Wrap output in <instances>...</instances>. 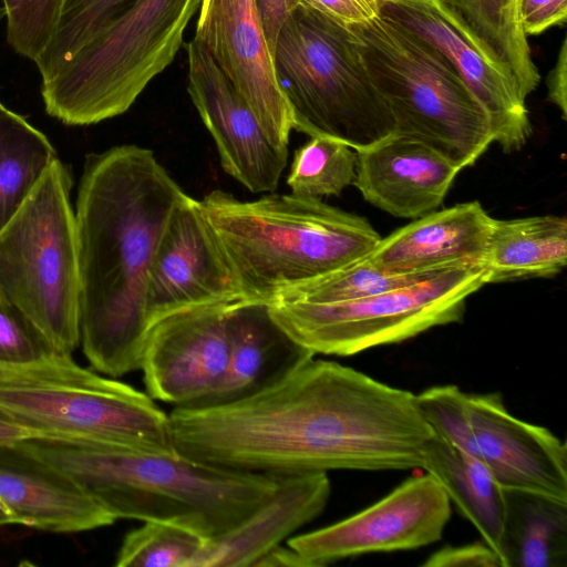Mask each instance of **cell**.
I'll use <instances>...</instances> for the list:
<instances>
[{
  "instance_id": "obj_37",
  "label": "cell",
  "mask_w": 567,
  "mask_h": 567,
  "mask_svg": "<svg viewBox=\"0 0 567 567\" xmlns=\"http://www.w3.org/2000/svg\"><path fill=\"white\" fill-rule=\"evenodd\" d=\"M299 2L347 25L364 22L378 16L377 3L371 0H299Z\"/></svg>"
},
{
  "instance_id": "obj_4",
  "label": "cell",
  "mask_w": 567,
  "mask_h": 567,
  "mask_svg": "<svg viewBox=\"0 0 567 567\" xmlns=\"http://www.w3.org/2000/svg\"><path fill=\"white\" fill-rule=\"evenodd\" d=\"M200 204L248 301L274 303L369 256L381 239L364 217L292 193L243 202L215 189Z\"/></svg>"
},
{
  "instance_id": "obj_29",
  "label": "cell",
  "mask_w": 567,
  "mask_h": 567,
  "mask_svg": "<svg viewBox=\"0 0 567 567\" xmlns=\"http://www.w3.org/2000/svg\"><path fill=\"white\" fill-rule=\"evenodd\" d=\"M434 274L436 272L419 275L388 272L367 256L337 271L296 287L277 301L319 305L347 302L409 286Z\"/></svg>"
},
{
  "instance_id": "obj_11",
  "label": "cell",
  "mask_w": 567,
  "mask_h": 567,
  "mask_svg": "<svg viewBox=\"0 0 567 567\" xmlns=\"http://www.w3.org/2000/svg\"><path fill=\"white\" fill-rule=\"evenodd\" d=\"M451 501L430 474L413 476L368 508L329 526L289 537L309 567L370 553L417 549L437 542Z\"/></svg>"
},
{
  "instance_id": "obj_28",
  "label": "cell",
  "mask_w": 567,
  "mask_h": 567,
  "mask_svg": "<svg viewBox=\"0 0 567 567\" xmlns=\"http://www.w3.org/2000/svg\"><path fill=\"white\" fill-rule=\"evenodd\" d=\"M343 142L312 136L296 152L287 185L299 196H339L353 184L357 152Z\"/></svg>"
},
{
  "instance_id": "obj_27",
  "label": "cell",
  "mask_w": 567,
  "mask_h": 567,
  "mask_svg": "<svg viewBox=\"0 0 567 567\" xmlns=\"http://www.w3.org/2000/svg\"><path fill=\"white\" fill-rule=\"evenodd\" d=\"M56 158L48 137L0 101V229Z\"/></svg>"
},
{
  "instance_id": "obj_33",
  "label": "cell",
  "mask_w": 567,
  "mask_h": 567,
  "mask_svg": "<svg viewBox=\"0 0 567 567\" xmlns=\"http://www.w3.org/2000/svg\"><path fill=\"white\" fill-rule=\"evenodd\" d=\"M466 393L437 385L415 394L416 406L435 436L477 458L465 408Z\"/></svg>"
},
{
  "instance_id": "obj_30",
  "label": "cell",
  "mask_w": 567,
  "mask_h": 567,
  "mask_svg": "<svg viewBox=\"0 0 567 567\" xmlns=\"http://www.w3.org/2000/svg\"><path fill=\"white\" fill-rule=\"evenodd\" d=\"M143 523L123 538L117 567H195L207 538L171 523Z\"/></svg>"
},
{
  "instance_id": "obj_13",
  "label": "cell",
  "mask_w": 567,
  "mask_h": 567,
  "mask_svg": "<svg viewBox=\"0 0 567 567\" xmlns=\"http://www.w3.org/2000/svg\"><path fill=\"white\" fill-rule=\"evenodd\" d=\"M193 39L208 51L271 142L288 148L292 111L256 0H202Z\"/></svg>"
},
{
  "instance_id": "obj_25",
  "label": "cell",
  "mask_w": 567,
  "mask_h": 567,
  "mask_svg": "<svg viewBox=\"0 0 567 567\" xmlns=\"http://www.w3.org/2000/svg\"><path fill=\"white\" fill-rule=\"evenodd\" d=\"M421 468L441 484L450 501L499 556L505 491L485 464L434 435L426 444Z\"/></svg>"
},
{
  "instance_id": "obj_43",
  "label": "cell",
  "mask_w": 567,
  "mask_h": 567,
  "mask_svg": "<svg viewBox=\"0 0 567 567\" xmlns=\"http://www.w3.org/2000/svg\"><path fill=\"white\" fill-rule=\"evenodd\" d=\"M371 1H373V2H375V3H377V1H378V0H371Z\"/></svg>"
},
{
  "instance_id": "obj_7",
  "label": "cell",
  "mask_w": 567,
  "mask_h": 567,
  "mask_svg": "<svg viewBox=\"0 0 567 567\" xmlns=\"http://www.w3.org/2000/svg\"><path fill=\"white\" fill-rule=\"evenodd\" d=\"M274 61L293 130L355 151L394 133L347 24L300 4L279 32Z\"/></svg>"
},
{
  "instance_id": "obj_1",
  "label": "cell",
  "mask_w": 567,
  "mask_h": 567,
  "mask_svg": "<svg viewBox=\"0 0 567 567\" xmlns=\"http://www.w3.org/2000/svg\"><path fill=\"white\" fill-rule=\"evenodd\" d=\"M168 422L178 453L277 477L421 468L434 436L415 394L315 357L248 398L174 406Z\"/></svg>"
},
{
  "instance_id": "obj_5",
  "label": "cell",
  "mask_w": 567,
  "mask_h": 567,
  "mask_svg": "<svg viewBox=\"0 0 567 567\" xmlns=\"http://www.w3.org/2000/svg\"><path fill=\"white\" fill-rule=\"evenodd\" d=\"M200 1L133 0L41 80L47 113L66 125L125 113L173 62Z\"/></svg>"
},
{
  "instance_id": "obj_21",
  "label": "cell",
  "mask_w": 567,
  "mask_h": 567,
  "mask_svg": "<svg viewBox=\"0 0 567 567\" xmlns=\"http://www.w3.org/2000/svg\"><path fill=\"white\" fill-rule=\"evenodd\" d=\"M226 327L229 355L225 379L203 405L235 402L259 393L315 357L279 326L268 303H230Z\"/></svg>"
},
{
  "instance_id": "obj_9",
  "label": "cell",
  "mask_w": 567,
  "mask_h": 567,
  "mask_svg": "<svg viewBox=\"0 0 567 567\" xmlns=\"http://www.w3.org/2000/svg\"><path fill=\"white\" fill-rule=\"evenodd\" d=\"M0 409L37 435L85 439L128 449L176 452L168 414L131 385L53 353L0 370Z\"/></svg>"
},
{
  "instance_id": "obj_19",
  "label": "cell",
  "mask_w": 567,
  "mask_h": 567,
  "mask_svg": "<svg viewBox=\"0 0 567 567\" xmlns=\"http://www.w3.org/2000/svg\"><path fill=\"white\" fill-rule=\"evenodd\" d=\"M0 503L18 525L53 533L91 530L115 522L23 441L0 445Z\"/></svg>"
},
{
  "instance_id": "obj_36",
  "label": "cell",
  "mask_w": 567,
  "mask_h": 567,
  "mask_svg": "<svg viewBox=\"0 0 567 567\" xmlns=\"http://www.w3.org/2000/svg\"><path fill=\"white\" fill-rule=\"evenodd\" d=\"M519 18L526 35H538L567 19V0H520Z\"/></svg>"
},
{
  "instance_id": "obj_6",
  "label": "cell",
  "mask_w": 567,
  "mask_h": 567,
  "mask_svg": "<svg viewBox=\"0 0 567 567\" xmlns=\"http://www.w3.org/2000/svg\"><path fill=\"white\" fill-rule=\"evenodd\" d=\"M348 28L391 112L394 134L425 144L461 169L473 165L493 134L455 69L426 42L379 16Z\"/></svg>"
},
{
  "instance_id": "obj_2",
  "label": "cell",
  "mask_w": 567,
  "mask_h": 567,
  "mask_svg": "<svg viewBox=\"0 0 567 567\" xmlns=\"http://www.w3.org/2000/svg\"><path fill=\"white\" fill-rule=\"evenodd\" d=\"M186 195L148 148L86 156L74 208L79 327L96 371L116 378L140 369L148 270Z\"/></svg>"
},
{
  "instance_id": "obj_40",
  "label": "cell",
  "mask_w": 567,
  "mask_h": 567,
  "mask_svg": "<svg viewBox=\"0 0 567 567\" xmlns=\"http://www.w3.org/2000/svg\"><path fill=\"white\" fill-rule=\"evenodd\" d=\"M255 566L258 567H309L307 561L292 548L281 545L269 550Z\"/></svg>"
},
{
  "instance_id": "obj_22",
  "label": "cell",
  "mask_w": 567,
  "mask_h": 567,
  "mask_svg": "<svg viewBox=\"0 0 567 567\" xmlns=\"http://www.w3.org/2000/svg\"><path fill=\"white\" fill-rule=\"evenodd\" d=\"M327 473L279 476L272 496L229 532L207 539L195 567L255 566L269 550L315 519L330 496Z\"/></svg>"
},
{
  "instance_id": "obj_8",
  "label": "cell",
  "mask_w": 567,
  "mask_h": 567,
  "mask_svg": "<svg viewBox=\"0 0 567 567\" xmlns=\"http://www.w3.org/2000/svg\"><path fill=\"white\" fill-rule=\"evenodd\" d=\"M72 181L59 159L0 229V295L53 353L80 343L79 268Z\"/></svg>"
},
{
  "instance_id": "obj_14",
  "label": "cell",
  "mask_w": 567,
  "mask_h": 567,
  "mask_svg": "<svg viewBox=\"0 0 567 567\" xmlns=\"http://www.w3.org/2000/svg\"><path fill=\"white\" fill-rule=\"evenodd\" d=\"M229 305L187 309L148 327L140 369L152 399L190 406L207 403L216 393L228 365Z\"/></svg>"
},
{
  "instance_id": "obj_42",
  "label": "cell",
  "mask_w": 567,
  "mask_h": 567,
  "mask_svg": "<svg viewBox=\"0 0 567 567\" xmlns=\"http://www.w3.org/2000/svg\"><path fill=\"white\" fill-rule=\"evenodd\" d=\"M18 524L16 518L6 509L0 507V526Z\"/></svg>"
},
{
  "instance_id": "obj_10",
  "label": "cell",
  "mask_w": 567,
  "mask_h": 567,
  "mask_svg": "<svg viewBox=\"0 0 567 567\" xmlns=\"http://www.w3.org/2000/svg\"><path fill=\"white\" fill-rule=\"evenodd\" d=\"M485 284L482 267H461L352 301L269 306L279 326L315 354L349 357L460 322L466 299Z\"/></svg>"
},
{
  "instance_id": "obj_12",
  "label": "cell",
  "mask_w": 567,
  "mask_h": 567,
  "mask_svg": "<svg viewBox=\"0 0 567 567\" xmlns=\"http://www.w3.org/2000/svg\"><path fill=\"white\" fill-rule=\"evenodd\" d=\"M238 300L243 296L237 279L200 200L186 195L172 214L148 270V327L179 311Z\"/></svg>"
},
{
  "instance_id": "obj_23",
  "label": "cell",
  "mask_w": 567,
  "mask_h": 567,
  "mask_svg": "<svg viewBox=\"0 0 567 567\" xmlns=\"http://www.w3.org/2000/svg\"><path fill=\"white\" fill-rule=\"evenodd\" d=\"M567 264V218L494 219L481 267L486 284L551 278Z\"/></svg>"
},
{
  "instance_id": "obj_16",
  "label": "cell",
  "mask_w": 567,
  "mask_h": 567,
  "mask_svg": "<svg viewBox=\"0 0 567 567\" xmlns=\"http://www.w3.org/2000/svg\"><path fill=\"white\" fill-rule=\"evenodd\" d=\"M186 53L187 92L216 144L224 171L251 193L276 190L287 166L288 148L271 142L199 42L190 40Z\"/></svg>"
},
{
  "instance_id": "obj_3",
  "label": "cell",
  "mask_w": 567,
  "mask_h": 567,
  "mask_svg": "<svg viewBox=\"0 0 567 567\" xmlns=\"http://www.w3.org/2000/svg\"><path fill=\"white\" fill-rule=\"evenodd\" d=\"M114 519L163 522L218 537L264 505L279 477L235 471L181 453L37 435L23 441Z\"/></svg>"
},
{
  "instance_id": "obj_15",
  "label": "cell",
  "mask_w": 567,
  "mask_h": 567,
  "mask_svg": "<svg viewBox=\"0 0 567 567\" xmlns=\"http://www.w3.org/2000/svg\"><path fill=\"white\" fill-rule=\"evenodd\" d=\"M378 16L434 48L457 72L484 111L506 153L523 148L533 134L526 101L453 23L436 0H378Z\"/></svg>"
},
{
  "instance_id": "obj_20",
  "label": "cell",
  "mask_w": 567,
  "mask_h": 567,
  "mask_svg": "<svg viewBox=\"0 0 567 567\" xmlns=\"http://www.w3.org/2000/svg\"><path fill=\"white\" fill-rule=\"evenodd\" d=\"M493 224L477 200L456 204L381 238L368 257L384 271L401 275L481 267Z\"/></svg>"
},
{
  "instance_id": "obj_44",
  "label": "cell",
  "mask_w": 567,
  "mask_h": 567,
  "mask_svg": "<svg viewBox=\"0 0 567 567\" xmlns=\"http://www.w3.org/2000/svg\"><path fill=\"white\" fill-rule=\"evenodd\" d=\"M0 507H2L1 503H0ZM3 508V507H2ZM4 509V508H3Z\"/></svg>"
},
{
  "instance_id": "obj_32",
  "label": "cell",
  "mask_w": 567,
  "mask_h": 567,
  "mask_svg": "<svg viewBox=\"0 0 567 567\" xmlns=\"http://www.w3.org/2000/svg\"><path fill=\"white\" fill-rule=\"evenodd\" d=\"M7 42L19 55L35 62L50 44L63 0H1Z\"/></svg>"
},
{
  "instance_id": "obj_31",
  "label": "cell",
  "mask_w": 567,
  "mask_h": 567,
  "mask_svg": "<svg viewBox=\"0 0 567 567\" xmlns=\"http://www.w3.org/2000/svg\"><path fill=\"white\" fill-rule=\"evenodd\" d=\"M133 0H63L55 33L34 62L41 80L51 76L94 33Z\"/></svg>"
},
{
  "instance_id": "obj_24",
  "label": "cell",
  "mask_w": 567,
  "mask_h": 567,
  "mask_svg": "<svg viewBox=\"0 0 567 567\" xmlns=\"http://www.w3.org/2000/svg\"><path fill=\"white\" fill-rule=\"evenodd\" d=\"M453 23L515 85L526 101L540 74L520 18V0H436Z\"/></svg>"
},
{
  "instance_id": "obj_35",
  "label": "cell",
  "mask_w": 567,
  "mask_h": 567,
  "mask_svg": "<svg viewBox=\"0 0 567 567\" xmlns=\"http://www.w3.org/2000/svg\"><path fill=\"white\" fill-rule=\"evenodd\" d=\"M424 567H503L497 553L484 540L462 546H446L433 553Z\"/></svg>"
},
{
  "instance_id": "obj_39",
  "label": "cell",
  "mask_w": 567,
  "mask_h": 567,
  "mask_svg": "<svg viewBox=\"0 0 567 567\" xmlns=\"http://www.w3.org/2000/svg\"><path fill=\"white\" fill-rule=\"evenodd\" d=\"M547 99L555 104L561 113V118H567V38L563 40L558 51L557 61L548 72L546 79Z\"/></svg>"
},
{
  "instance_id": "obj_26",
  "label": "cell",
  "mask_w": 567,
  "mask_h": 567,
  "mask_svg": "<svg viewBox=\"0 0 567 567\" xmlns=\"http://www.w3.org/2000/svg\"><path fill=\"white\" fill-rule=\"evenodd\" d=\"M506 512L499 557L503 567L567 565V503L505 489Z\"/></svg>"
},
{
  "instance_id": "obj_34",
  "label": "cell",
  "mask_w": 567,
  "mask_h": 567,
  "mask_svg": "<svg viewBox=\"0 0 567 567\" xmlns=\"http://www.w3.org/2000/svg\"><path fill=\"white\" fill-rule=\"evenodd\" d=\"M51 354L38 331L0 295V370L28 367Z\"/></svg>"
},
{
  "instance_id": "obj_38",
  "label": "cell",
  "mask_w": 567,
  "mask_h": 567,
  "mask_svg": "<svg viewBox=\"0 0 567 567\" xmlns=\"http://www.w3.org/2000/svg\"><path fill=\"white\" fill-rule=\"evenodd\" d=\"M256 6L274 56L279 32L300 2L299 0H256Z\"/></svg>"
},
{
  "instance_id": "obj_41",
  "label": "cell",
  "mask_w": 567,
  "mask_h": 567,
  "mask_svg": "<svg viewBox=\"0 0 567 567\" xmlns=\"http://www.w3.org/2000/svg\"><path fill=\"white\" fill-rule=\"evenodd\" d=\"M33 436V433L0 409V445L13 444Z\"/></svg>"
},
{
  "instance_id": "obj_18",
  "label": "cell",
  "mask_w": 567,
  "mask_h": 567,
  "mask_svg": "<svg viewBox=\"0 0 567 567\" xmlns=\"http://www.w3.org/2000/svg\"><path fill=\"white\" fill-rule=\"evenodd\" d=\"M355 152L352 185L368 203L399 218L436 210L462 171L425 144L394 133Z\"/></svg>"
},
{
  "instance_id": "obj_17",
  "label": "cell",
  "mask_w": 567,
  "mask_h": 567,
  "mask_svg": "<svg viewBox=\"0 0 567 567\" xmlns=\"http://www.w3.org/2000/svg\"><path fill=\"white\" fill-rule=\"evenodd\" d=\"M465 408L477 458L503 488L567 503L565 442L512 415L498 393H466Z\"/></svg>"
}]
</instances>
